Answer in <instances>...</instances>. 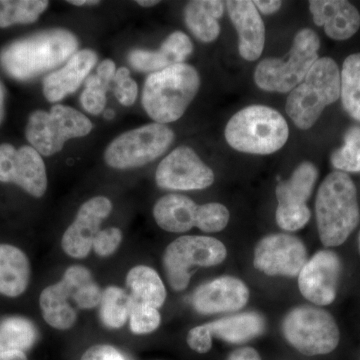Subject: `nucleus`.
<instances>
[{
	"mask_svg": "<svg viewBox=\"0 0 360 360\" xmlns=\"http://www.w3.org/2000/svg\"><path fill=\"white\" fill-rule=\"evenodd\" d=\"M340 97L345 110L360 122V53L352 54L343 63Z\"/></svg>",
	"mask_w": 360,
	"mask_h": 360,
	"instance_id": "30",
	"label": "nucleus"
},
{
	"mask_svg": "<svg viewBox=\"0 0 360 360\" xmlns=\"http://www.w3.org/2000/svg\"><path fill=\"white\" fill-rule=\"evenodd\" d=\"M0 181L16 184L30 195L41 198L47 188L44 161L32 146L16 149L11 144H1Z\"/></svg>",
	"mask_w": 360,
	"mask_h": 360,
	"instance_id": "12",
	"label": "nucleus"
},
{
	"mask_svg": "<svg viewBox=\"0 0 360 360\" xmlns=\"http://www.w3.org/2000/svg\"><path fill=\"white\" fill-rule=\"evenodd\" d=\"M77 46V37L68 30H45L7 45L0 53V63L7 75L25 82L58 68Z\"/></svg>",
	"mask_w": 360,
	"mask_h": 360,
	"instance_id": "1",
	"label": "nucleus"
},
{
	"mask_svg": "<svg viewBox=\"0 0 360 360\" xmlns=\"http://www.w3.org/2000/svg\"><path fill=\"white\" fill-rule=\"evenodd\" d=\"M232 25L238 33V51L241 58L257 60L264 51L265 27L253 1L231 0L225 2Z\"/></svg>",
	"mask_w": 360,
	"mask_h": 360,
	"instance_id": "18",
	"label": "nucleus"
},
{
	"mask_svg": "<svg viewBox=\"0 0 360 360\" xmlns=\"http://www.w3.org/2000/svg\"><path fill=\"white\" fill-rule=\"evenodd\" d=\"M341 262L331 250L315 253L298 274V288L307 300L319 307L335 302L340 281Z\"/></svg>",
	"mask_w": 360,
	"mask_h": 360,
	"instance_id": "15",
	"label": "nucleus"
},
{
	"mask_svg": "<svg viewBox=\"0 0 360 360\" xmlns=\"http://www.w3.org/2000/svg\"><path fill=\"white\" fill-rule=\"evenodd\" d=\"M319 179V170L311 162L298 165L290 179L279 182L276 198L281 208H304Z\"/></svg>",
	"mask_w": 360,
	"mask_h": 360,
	"instance_id": "25",
	"label": "nucleus"
},
{
	"mask_svg": "<svg viewBox=\"0 0 360 360\" xmlns=\"http://www.w3.org/2000/svg\"><path fill=\"white\" fill-rule=\"evenodd\" d=\"M224 135L227 143L236 150L267 155L283 148L290 129L278 111L269 106L252 105L232 116Z\"/></svg>",
	"mask_w": 360,
	"mask_h": 360,
	"instance_id": "4",
	"label": "nucleus"
},
{
	"mask_svg": "<svg viewBox=\"0 0 360 360\" xmlns=\"http://www.w3.org/2000/svg\"><path fill=\"white\" fill-rule=\"evenodd\" d=\"M68 4L77 6H96L99 4V1H96V0H71V1H68Z\"/></svg>",
	"mask_w": 360,
	"mask_h": 360,
	"instance_id": "43",
	"label": "nucleus"
},
{
	"mask_svg": "<svg viewBox=\"0 0 360 360\" xmlns=\"http://www.w3.org/2000/svg\"><path fill=\"white\" fill-rule=\"evenodd\" d=\"M103 116L106 118V120H112L115 118V111L111 110H106L103 111Z\"/></svg>",
	"mask_w": 360,
	"mask_h": 360,
	"instance_id": "46",
	"label": "nucleus"
},
{
	"mask_svg": "<svg viewBox=\"0 0 360 360\" xmlns=\"http://www.w3.org/2000/svg\"><path fill=\"white\" fill-rule=\"evenodd\" d=\"M4 117V89L0 82V123Z\"/></svg>",
	"mask_w": 360,
	"mask_h": 360,
	"instance_id": "44",
	"label": "nucleus"
},
{
	"mask_svg": "<svg viewBox=\"0 0 360 360\" xmlns=\"http://www.w3.org/2000/svg\"><path fill=\"white\" fill-rule=\"evenodd\" d=\"M155 180L161 188L200 191L212 186L214 174L193 148L179 146L161 161Z\"/></svg>",
	"mask_w": 360,
	"mask_h": 360,
	"instance_id": "11",
	"label": "nucleus"
},
{
	"mask_svg": "<svg viewBox=\"0 0 360 360\" xmlns=\"http://www.w3.org/2000/svg\"><path fill=\"white\" fill-rule=\"evenodd\" d=\"M82 274V265H72L66 269L60 281L47 286L40 295L42 315L51 328L66 330L77 322V309H79L78 290Z\"/></svg>",
	"mask_w": 360,
	"mask_h": 360,
	"instance_id": "14",
	"label": "nucleus"
},
{
	"mask_svg": "<svg viewBox=\"0 0 360 360\" xmlns=\"http://www.w3.org/2000/svg\"><path fill=\"white\" fill-rule=\"evenodd\" d=\"M198 205L187 196L168 194L158 200L153 207L156 224L163 231L181 233L196 225Z\"/></svg>",
	"mask_w": 360,
	"mask_h": 360,
	"instance_id": "22",
	"label": "nucleus"
},
{
	"mask_svg": "<svg viewBox=\"0 0 360 360\" xmlns=\"http://www.w3.org/2000/svg\"><path fill=\"white\" fill-rule=\"evenodd\" d=\"M122 240V231L116 227H110V229H103L97 233L92 248L99 257H110L120 248Z\"/></svg>",
	"mask_w": 360,
	"mask_h": 360,
	"instance_id": "37",
	"label": "nucleus"
},
{
	"mask_svg": "<svg viewBox=\"0 0 360 360\" xmlns=\"http://www.w3.org/2000/svg\"><path fill=\"white\" fill-rule=\"evenodd\" d=\"M229 360H262L257 350L252 347H243L234 350Z\"/></svg>",
	"mask_w": 360,
	"mask_h": 360,
	"instance_id": "40",
	"label": "nucleus"
},
{
	"mask_svg": "<svg viewBox=\"0 0 360 360\" xmlns=\"http://www.w3.org/2000/svg\"><path fill=\"white\" fill-rule=\"evenodd\" d=\"M112 82L115 84V94L117 101L122 105L131 106L136 101L139 87L136 82L130 77L129 68H120L116 70Z\"/></svg>",
	"mask_w": 360,
	"mask_h": 360,
	"instance_id": "36",
	"label": "nucleus"
},
{
	"mask_svg": "<svg viewBox=\"0 0 360 360\" xmlns=\"http://www.w3.org/2000/svg\"><path fill=\"white\" fill-rule=\"evenodd\" d=\"M226 248L219 239L187 236L175 239L165 250L163 266L172 290H186L194 266H215L226 258Z\"/></svg>",
	"mask_w": 360,
	"mask_h": 360,
	"instance_id": "10",
	"label": "nucleus"
},
{
	"mask_svg": "<svg viewBox=\"0 0 360 360\" xmlns=\"http://www.w3.org/2000/svg\"><path fill=\"white\" fill-rule=\"evenodd\" d=\"M333 167L341 172H360V127H352L345 135V143L330 156Z\"/></svg>",
	"mask_w": 360,
	"mask_h": 360,
	"instance_id": "33",
	"label": "nucleus"
},
{
	"mask_svg": "<svg viewBox=\"0 0 360 360\" xmlns=\"http://www.w3.org/2000/svg\"><path fill=\"white\" fill-rule=\"evenodd\" d=\"M193 51V42L186 33L175 32L165 40L158 51L134 49L129 53V61L134 70L155 73L184 63Z\"/></svg>",
	"mask_w": 360,
	"mask_h": 360,
	"instance_id": "21",
	"label": "nucleus"
},
{
	"mask_svg": "<svg viewBox=\"0 0 360 360\" xmlns=\"http://www.w3.org/2000/svg\"><path fill=\"white\" fill-rule=\"evenodd\" d=\"M49 4L44 0H0V28L35 22Z\"/></svg>",
	"mask_w": 360,
	"mask_h": 360,
	"instance_id": "32",
	"label": "nucleus"
},
{
	"mask_svg": "<svg viewBox=\"0 0 360 360\" xmlns=\"http://www.w3.org/2000/svg\"><path fill=\"white\" fill-rule=\"evenodd\" d=\"M359 250H360V238H359Z\"/></svg>",
	"mask_w": 360,
	"mask_h": 360,
	"instance_id": "47",
	"label": "nucleus"
},
{
	"mask_svg": "<svg viewBox=\"0 0 360 360\" xmlns=\"http://www.w3.org/2000/svg\"><path fill=\"white\" fill-rule=\"evenodd\" d=\"M37 340V329L30 319L11 316L0 322V352H25Z\"/></svg>",
	"mask_w": 360,
	"mask_h": 360,
	"instance_id": "29",
	"label": "nucleus"
},
{
	"mask_svg": "<svg viewBox=\"0 0 360 360\" xmlns=\"http://www.w3.org/2000/svg\"><path fill=\"white\" fill-rule=\"evenodd\" d=\"M136 4H139V6L142 7H151L160 4V1H153V0H137Z\"/></svg>",
	"mask_w": 360,
	"mask_h": 360,
	"instance_id": "45",
	"label": "nucleus"
},
{
	"mask_svg": "<svg viewBox=\"0 0 360 360\" xmlns=\"http://www.w3.org/2000/svg\"><path fill=\"white\" fill-rule=\"evenodd\" d=\"M116 72L115 63L105 59L97 68L96 75L85 79V89L80 96V103L90 115L103 113L106 105V92L110 89Z\"/></svg>",
	"mask_w": 360,
	"mask_h": 360,
	"instance_id": "28",
	"label": "nucleus"
},
{
	"mask_svg": "<svg viewBox=\"0 0 360 360\" xmlns=\"http://www.w3.org/2000/svg\"><path fill=\"white\" fill-rule=\"evenodd\" d=\"M0 360H27L25 352H0Z\"/></svg>",
	"mask_w": 360,
	"mask_h": 360,
	"instance_id": "42",
	"label": "nucleus"
},
{
	"mask_svg": "<svg viewBox=\"0 0 360 360\" xmlns=\"http://www.w3.org/2000/svg\"><path fill=\"white\" fill-rule=\"evenodd\" d=\"M96 61V53L91 49L75 52L61 70L54 71L44 78L45 98L51 103H56L77 91Z\"/></svg>",
	"mask_w": 360,
	"mask_h": 360,
	"instance_id": "20",
	"label": "nucleus"
},
{
	"mask_svg": "<svg viewBox=\"0 0 360 360\" xmlns=\"http://www.w3.org/2000/svg\"><path fill=\"white\" fill-rule=\"evenodd\" d=\"M112 212V203L104 196H96L82 205L75 221L63 236V250L70 257H86L92 250L94 239L103 221Z\"/></svg>",
	"mask_w": 360,
	"mask_h": 360,
	"instance_id": "16",
	"label": "nucleus"
},
{
	"mask_svg": "<svg viewBox=\"0 0 360 360\" xmlns=\"http://www.w3.org/2000/svg\"><path fill=\"white\" fill-rule=\"evenodd\" d=\"M340 97V68L333 58H319L302 84L290 92L286 113L298 129H309L326 106L335 103Z\"/></svg>",
	"mask_w": 360,
	"mask_h": 360,
	"instance_id": "5",
	"label": "nucleus"
},
{
	"mask_svg": "<svg viewBox=\"0 0 360 360\" xmlns=\"http://www.w3.org/2000/svg\"><path fill=\"white\" fill-rule=\"evenodd\" d=\"M161 317L158 310L148 305L131 302L129 314L130 329L135 335H148L160 326Z\"/></svg>",
	"mask_w": 360,
	"mask_h": 360,
	"instance_id": "35",
	"label": "nucleus"
},
{
	"mask_svg": "<svg viewBox=\"0 0 360 360\" xmlns=\"http://www.w3.org/2000/svg\"><path fill=\"white\" fill-rule=\"evenodd\" d=\"M319 238L324 246L343 245L359 224L360 212L354 180L333 172L322 181L315 201Z\"/></svg>",
	"mask_w": 360,
	"mask_h": 360,
	"instance_id": "2",
	"label": "nucleus"
},
{
	"mask_svg": "<svg viewBox=\"0 0 360 360\" xmlns=\"http://www.w3.org/2000/svg\"><path fill=\"white\" fill-rule=\"evenodd\" d=\"M315 25L323 26L329 39L347 40L360 28V13L356 7L345 0L309 1Z\"/></svg>",
	"mask_w": 360,
	"mask_h": 360,
	"instance_id": "19",
	"label": "nucleus"
},
{
	"mask_svg": "<svg viewBox=\"0 0 360 360\" xmlns=\"http://www.w3.org/2000/svg\"><path fill=\"white\" fill-rule=\"evenodd\" d=\"M200 86V75L193 66L172 65L146 78L142 105L156 123L174 122L184 115Z\"/></svg>",
	"mask_w": 360,
	"mask_h": 360,
	"instance_id": "3",
	"label": "nucleus"
},
{
	"mask_svg": "<svg viewBox=\"0 0 360 360\" xmlns=\"http://www.w3.org/2000/svg\"><path fill=\"white\" fill-rule=\"evenodd\" d=\"M250 300V290L240 279L221 276L200 285L194 291L191 302L201 314L238 311Z\"/></svg>",
	"mask_w": 360,
	"mask_h": 360,
	"instance_id": "17",
	"label": "nucleus"
},
{
	"mask_svg": "<svg viewBox=\"0 0 360 360\" xmlns=\"http://www.w3.org/2000/svg\"><path fill=\"white\" fill-rule=\"evenodd\" d=\"M224 4L217 0H198L187 4L184 18L196 39L208 44L219 37V20L224 15Z\"/></svg>",
	"mask_w": 360,
	"mask_h": 360,
	"instance_id": "24",
	"label": "nucleus"
},
{
	"mask_svg": "<svg viewBox=\"0 0 360 360\" xmlns=\"http://www.w3.org/2000/svg\"><path fill=\"white\" fill-rule=\"evenodd\" d=\"M307 262L305 245L290 234H271L262 238L255 248V269L266 276L295 277Z\"/></svg>",
	"mask_w": 360,
	"mask_h": 360,
	"instance_id": "13",
	"label": "nucleus"
},
{
	"mask_svg": "<svg viewBox=\"0 0 360 360\" xmlns=\"http://www.w3.org/2000/svg\"><path fill=\"white\" fill-rule=\"evenodd\" d=\"M257 11L264 14H274L281 9L283 2L277 0H257L253 1Z\"/></svg>",
	"mask_w": 360,
	"mask_h": 360,
	"instance_id": "41",
	"label": "nucleus"
},
{
	"mask_svg": "<svg viewBox=\"0 0 360 360\" xmlns=\"http://www.w3.org/2000/svg\"><path fill=\"white\" fill-rule=\"evenodd\" d=\"M283 333L291 347L307 356L330 354L340 340V328L333 315L310 305L288 312L283 319Z\"/></svg>",
	"mask_w": 360,
	"mask_h": 360,
	"instance_id": "8",
	"label": "nucleus"
},
{
	"mask_svg": "<svg viewBox=\"0 0 360 360\" xmlns=\"http://www.w3.org/2000/svg\"><path fill=\"white\" fill-rule=\"evenodd\" d=\"M30 281V264L22 250L0 245V293L18 297L25 293Z\"/></svg>",
	"mask_w": 360,
	"mask_h": 360,
	"instance_id": "23",
	"label": "nucleus"
},
{
	"mask_svg": "<svg viewBox=\"0 0 360 360\" xmlns=\"http://www.w3.org/2000/svg\"><path fill=\"white\" fill-rule=\"evenodd\" d=\"M231 213L221 203L212 202L198 206L195 227L201 231L212 233L221 231L229 224Z\"/></svg>",
	"mask_w": 360,
	"mask_h": 360,
	"instance_id": "34",
	"label": "nucleus"
},
{
	"mask_svg": "<svg viewBox=\"0 0 360 360\" xmlns=\"http://www.w3.org/2000/svg\"><path fill=\"white\" fill-rule=\"evenodd\" d=\"M174 139L167 125L149 123L116 137L105 149L104 160L115 169L143 167L162 155Z\"/></svg>",
	"mask_w": 360,
	"mask_h": 360,
	"instance_id": "9",
	"label": "nucleus"
},
{
	"mask_svg": "<svg viewBox=\"0 0 360 360\" xmlns=\"http://www.w3.org/2000/svg\"><path fill=\"white\" fill-rule=\"evenodd\" d=\"M131 300L127 291L117 286H108L103 291L101 300V319L106 328H122L129 319Z\"/></svg>",
	"mask_w": 360,
	"mask_h": 360,
	"instance_id": "31",
	"label": "nucleus"
},
{
	"mask_svg": "<svg viewBox=\"0 0 360 360\" xmlns=\"http://www.w3.org/2000/svg\"><path fill=\"white\" fill-rule=\"evenodd\" d=\"M127 286L134 303L158 309L167 298V290L158 272L146 265H139L129 270Z\"/></svg>",
	"mask_w": 360,
	"mask_h": 360,
	"instance_id": "27",
	"label": "nucleus"
},
{
	"mask_svg": "<svg viewBox=\"0 0 360 360\" xmlns=\"http://www.w3.org/2000/svg\"><path fill=\"white\" fill-rule=\"evenodd\" d=\"M80 360H127L116 348L110 345H98L84 352Z\"/></svg>",
	"mask_w": 360,
	"mask_h": 360,
	"instance_id": "39",
	"label": "nucleus"
},
{
	"mask_svg": "<svg viewBox=\"0 0 360 360\" xmlns=\"http://www.w3.org/2000/svg\"><path fill=\"white\" fill-rule=\"evenodd\" d=\"M321 40L319 35L303 28L295 35L290 56L285 61L265 58L260 61L255 72V82L260 89L269 92H291L309 72L319 59Z\"/></svg>",
	"mask_w": 360,
	"mask_h": 360,
	"instance_id": "6",
	"label": "nucleus"
},
{
	"mask_svg": "<svg viewBox=\"0 0 360 360\" xmlns=\"http://www.w3.org/2000/svg\"><path fill=\"white\" fill-rule=\"evenodd\" d=\"M212 335L207 326H195L187 335V343L189 347L198 354H206L212 347Z\"/></svg>",
	"mask_w": 360,
	"mask_h": 360,
	"instance_id": "38",
	"label": "nucleus"
},
{
	"mask_svg": "<svg viewBox=\"0 0 360 360\" xmlns=\"http://www.w3.org/2000/svg\"><path fill=\"white\" fill-rule=\"evenodd\" d=\"M212 335L229 343H243L262 335L265 321L257 312H243L206 323Z\"/></svg>",
	"mask_w": 360,
	"mask_h": 360,
	"instance_id": "26",
	"label": "nucleus"
},
{
	"mask_svg": "<svg viewBox=\"0 0 360 360\" xmlns=\"http://www.w3.org/2000/svg\"><path fill=\"white\" fill-rule=\"evenodd\" d=\"M92 127V122L84 113L56 104L49 112L37 110L32 113L25 135L40 155L51 156L59 153L70 139L89 134Z\"/></svg>",
	"mask_w": 360,
	"mask_h": 360,
	"instance_id": "7",
	"label": "nucleus"
}]
</instances>
